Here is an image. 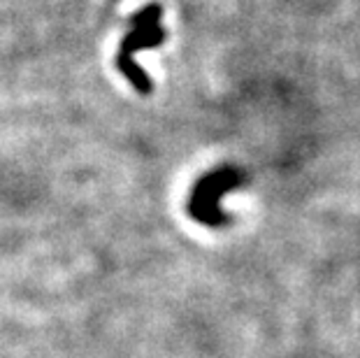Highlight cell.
<instances>
[{"label":"cell","instance_id":"obj_2","mask_svg":"<svg viewBox=\"0 0 360 358\" xmlns=\"http://www.w3.org/2000/svg\"><path fill=\"white\" fill-rule=\"evenodd\" d=\"M242 179L240 172H235L233 167H226V170H219V172H212L210 177H205L200 184L195 188V198H205L207 200H198V203H191V212H193L195 219H202L210 224V212H214V221H217V203L221 193L226 191V188H233L237 181Z\"/></svg>","mask_w":360,"mask_h":358},{"label":"cell","instance_id":"obj_1","mask_svg":"<svg viewBox=\"0 0 360 358\" xmlns=\"http://www.w3.org/2000/svg\"><path fill=\"white\" fill-rule=\"evenodd\" d=\"M160 7L149 5L142 12H137L133 17V30L124 37L117 56L119 70L126 75L128 82L140 91V94H149L151 91V79L140 65L133 63V54L140 49H154L160 42H165V28H160Z\"/></svg>","mask_w":360,"mask_h":358}]
</instances>
